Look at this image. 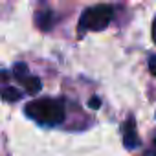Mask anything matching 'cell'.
Segmentation results:
<instances>
[{"instance_id":"6","label":"cell","mask_w":156,"mask_h":156,"mask_svg":"<svg viewBox=\"0 0 156 156\" xmlns=\"http://www.w3.org/2000/svg\"><path fill=\"white\" fill-rule=\"evenodd\" d=\"M0 98L6 99V101H17L20 99V92L15 88V87H0Z\"/></svg>"},{"instance_id":"7","label":"cell","mask_w":156,"mask_h":156,"mask_svg":"<svg viewBox=\"0 0 156 156\" xmlns=\"http://www.w3.org/2000/svg\"><path fill=\"white\" fill-rule=\"evenodd\" d=\"M149 70H151L152 75H156V55H152V57L149 59Z\"/></svg>"},{"instance_id":"5","label":"cell","mask_w":156,"mask_h":156,"mask_svg":"<svg viewBox=\"0 0 156 156\" xmlns=\"http://www.w3.org/2000/svg\"><path fill=\"white\" fill-rule=\"evenodd\" d=\"M35 20H37V26L42 31H50L51 26H53V22H55V17H53V13L50 9H42V11H39L35 15Z\"/></svg>"},{"instance_id":"2","label":"cell","mask_w":156,"mask_h":156,"mask_svg":"<svg viewBox=\"0 0 156 156\" xmlns=\"http://www.w3.org/2000/svg\"><path fill=\"white\" fill-rule=\"evenodd\" d=\"M112 17H114V9L108 4H99V6L88 8L83 11V15L79 19V33L101 31V30L108 28V24L112 22Z\"/></svg>"},{"instance_id":"3","label":"cell","mask_w":156,"mask_h":156,"mask_svg":"<svg viewBox=\"0 0 156 156\" xmlns=\"http://www.w3.org/2000/svg\"><path fill=\"white\" fill-rule=\"evenodd\" d=\"M15 77L24 85L26 92H30V94H37V92L41 90V81L37 79V77H33V75H30V73L26 72V66H24L22 62L15 64Z\"/></svg>"},{"instance_id":"8","label":"cell","mask_w":156,"mask_h":156,"mask_svg":"<svg viewBox=\"0 0 156 156\" xmlns=\"http://www.w3.org/2000/svg\"><path fill=\"white\" fill-rule=\"evenodd\" d=\"M90 107H92V108H98V107H99V99H98V98H92V99H90Z\"/></svg>"},{"instance_id":"10","label":"cell","mask_w":156,"mask_h":156,"mask_svg":"<svg viewBox=\"0 0 156 156\" xmlns=\"http://www.w3.org/2000/svg\"><path fill=\"white\" fill-rule=\"evenodd\" d=\"M152 152H154V156H156V138H154V145H152Z\"/></svg>"},{"instance_id":"9","label":"cell","mask_w":156,"mask_h":156,"mask_svg":"<svg viewBox=\"0 0 156 156\" xmlns=\"http://www.w3.org/2000/svg\"><path fill=\"white\" fill-rule=\"evenodd\" d=\"M152 41L156 42V17H154V22H152Z\"/></svg>"},{"instance_id":"1","label":"cell","mask_w":156,"mask_h":156,"mask_svg":"<svg viewBox=\"0 0 156 156\" xmlns=\"http://www.w3.org/2000/svg\"><path fill=\"white\" fill-rule=\"evenodd\" d=\"M26 114L42 125H59L64 119V103L61 99H37L26 107Z\"/></svg>"},{"instance_id":"4","label":"cell","mask_w":156,"mask_h":156,"mask_svg":"<svg viewBox=\"0 0 156 156\" xmlns=\"http://www.w3.org/2000/svg\"><path fill=\"white\" fill-rule=\"evenodd\" d=\"M123 143L127 149H136L140 145V138L136 132V121L132 116H129L127 121L123 123Z\"/></svg>"}]
</instances>
